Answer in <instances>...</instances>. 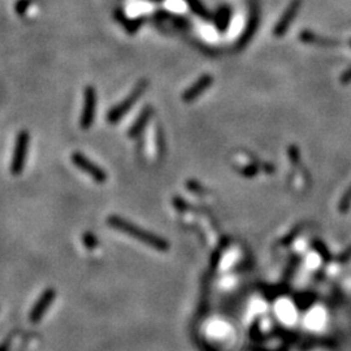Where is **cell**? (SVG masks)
I'll use <instances>...</instances> for the list:
<instances>
[{
    "label": "cell",
    "instance_id": "obj_1",
    "mask_svg": "<svg viewBox=\"0 0 351 351\" xmlns=\"http://www.w3.org/2000/svg\"><path fill=\"white\" fill-rule=\"evenodd\" d=\"M107 222H108V225L112 226L113 229H117V230H120V232L125 233V234L130 235V237H133V238L141 241L142 243H145V245L151 246V247H154V249H158V250L168 249V245H167V242L164 241V239H162L160 237H158V235L153 234V233L147 232V230H145V229L139 228V226H137L136 224L130 222L129 220H125L123 219V217H120V216L113 215L108 217Z\"/></svg>",
    "mask_w": 351,
    "mask_h": 351
},
{
    "label": "cell",
    "instance_id": "obj_2",
    "mask_svg": "<svg viewBox=\"0 0 351 351\" xmlns=\"http://www.w3.org/2000/svg\"><path fill=\"white\" fill-rule=\"evenodd\" d=\"M146 86H147L146 81H139V82L136 85V87H134V90H133L129 95L126 96L123 102L119 103V104L113 107V108H111L110 112L107 113V117H106L107 121H108L110 124L119 123L120 120L123 119L126 113L132 110V107L136 104V102L141 98L143 91L146 90Z\"/></svg>",
    "mask_w": 351,
    "mask_h": 351
},
{
    "label": "cell",
    "instance_id": "obj_3",
    "mask_svg": "<svg viewBox=\"0 0 351 351\" xmlns=\"http://www.w3.org/2000/svg\"><path fill=\"white\" fill-rule=\"evenodd\" d=\"M27 151H29V133L21 132L16 138V145H14V153L10 162V173L14 176L20 175L25 168L27 158Z\"/></svg>",
    "mask_w": 351,
    "mask_h": 351
},
{
    "label": "cell",
    "instance_id": "obj_4",
    "mask_svg": "<svg viewBox=\"0 0 351 351\" xmlns=\"http://www.w3.org/2000/svg\"><path fill=\"white\" fill-rule=\"evenodd\" d=\"M72 163L77 168H80L82 172H85L86 175H89L91 178L98 183H104L107 181V173L100 168L99 166H96L95 163H93L91 160L85 156L81 153H73L72 154Z\"/></svg>",
    "mask_w": 351,
    "mask_h": 351
},
{
    "label": "cell",
    "instance_id": "obj_5",
    "mask_svg": "<svg viewBox=\"0 0 351 351\" xmlns=\"http://www.w3.org/2000/svg\"><path fill=\"white\" fill-rule=\"evenodd\" d=\"M96 91L93 86H87L83 91V108L81 113V128L83 130L90 129V126L93 125L94 119H95L96 111Z\"/></svg>",
    "mask_w": 351,
    "mask_h": 351
},
{
    "label": "cell",
    "instance_id": "obj_6",
    "mask_svg": "<svg viewBox=\"0 0 351 351\" xmlns=\"http://www.w3.org/2000/svg\"><path fill=\"white\" fill-rule=\"evenodd\" d=\"M55 298H56V292H55L53 289H47V290H44V292L42 293V295L39 297V299L37 301V303H35V306L33 307V310L30 311V322H39L40 319L44 316L47 310L50 308L51 303H52Z\"/></svg>",
    "mask_w": 351,
    "mask_h": 351
},
{
    "label": "cell",
    "instance_id": "obj_7",
    "mask_svg": "<svg viewBox=\"0 0 351 351\" xmlns=\"http://www.w3.org/2000/svg\"><path fill=\"white\" fill-rule=\"evenodd\" d=\"M151 116H153V108H151V106H146L142 110V112L139 113L138 119L133 123L132 128H130L129 133H128V136H129L130 138L138 137L139 134L143 132L145 126H146V124L150 121Z\"/></svg>",
    "mask_w": 351,
    "mask_h": 351
},
{
    "label": "cell",
    "instance_id": "obj_8",
    "mask_svg": "<svg viewBox=\"0 0 351 351\" xmlns=\"http://www.w3.org/2000/svg\"><path fill=\"white\" fill-rule=\"evenodd\" d=\"M116 18H119V21H121V22H123V25L125 26V29L128 30L129 33H134V31H137V30H138V27L141 26V22H142V20L132 21V20H129V18H126L125 14H124L121 10L116 12Z\"/></svg>",
    "mask_w": 351,
    "mask_h": 351
},
{
    "label": "cell",
    "instance_id": "obj_9",
    "mask_svg": "<svg viewBox=\"0 0 351 351\" xmlns=\"http://www.w3.org/2000/svg\"><path fill=\"white\" fill-rule=\"evenodd\" d=\"M83 243H85V246L89 247V249H94V247L98 245V239H96L95 235H93L91 233H86V234H83Z\"/></svg>",
    "mask_w": 351,
    "mask_h": 351
},
{
    "label": "cell",
    "instance_id": "obj_10",
    "mask_svg": "<svg viewBox=\"0 0 351 351\" xmlns=\"http://www.w3.org/2000/svg\"><path fill=\"white\" fill-rule=\"evenodd\" d=\"M30 4H31V0H20V1L16 4L17 13L20 14V16L26 13V9L29 8Z\"/></svg>",
    "mask_w": 351,
    "mask_h": 351
},
{
    "label": "cell",
    "instance_id": "obj_11",
    "mask_svg": "<svg viewBox=\"0 0 351 351\" xmlns=\"http://www.w3.org/2000/svg\"><path fill=\"white\" fill-rule=\"evenodd\" d=\"M8 350H9V345H8V342L0 344V351H8Z\"/></svg>",
    "mask_w": 351,
    "mask_h": 351
}]
</instances>
